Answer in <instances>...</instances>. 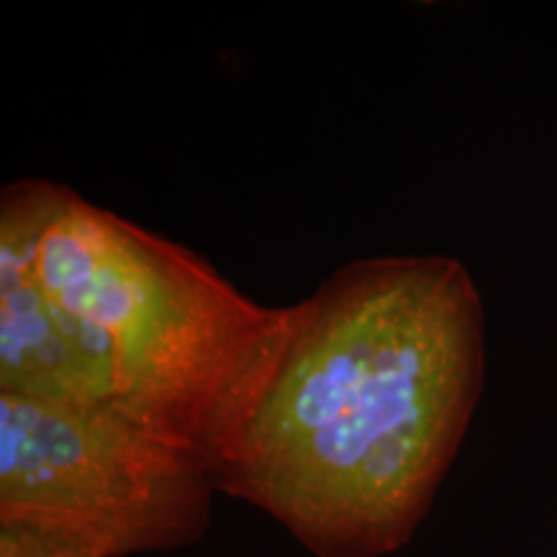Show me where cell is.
<instances>
[{
    "instance_id": "cell-4",
    "label": "cell",
    "mask_w": 557,
    "mask_h": 557,
    "mask_svg": "<svg viewBox=\"0 0 557 557\" xmlns=\"http://www.w3.org/2000/svg\"><path fill=\"white\" fill-rule=\"evenodd\" d=\"M0 557H101L79 539L52 529L0 522Z\"/></svg>"
},
{
    "instance_id": "cell-2",
    "label": "cell",
    "mask_w": 557,
    "mask_h": 557,
    "mask_svg": "<svg viewBox=\"0 0 557 557\" xmlns=\"http://www.w3.org/2000/svg\"><path fill=\"white\" fill-rule=\"evenodd\" d=\"M289 322L64 184L0 195V395L116 409L213 467Z\"/></svg>"
},
{
    "instance_id": "cell-3",
    "label": "cell",
    "mask_w": 557,
    "mask_h": 557,
    "mask_svg": "<svg viewBox=\"0 0 557 557\" xmlns=\"http://www.w3.org/2000/svg\"><path fill=\"white\" fill-rule=\"evenodd\" d=\"M207 458L110 407L0 395V522L79 539L101 557L172 552L202 537Z\"/></svg>"
},
{
    "instance_id": "cell-1",
    "label": "cell",
    "mask_w": 557,
    "mask_h": 557,
    "mask_svg": "<svg viewBox=\"0 0 557 557\" xmlns=\"http://www.w3.org/2000/svg\"><path fill=\"white\" fill-rule=\"evenodd\" d=\"M483 372V301L457 259L349 262L292 306L215 487L319 557L391 556L436 498Z\"/></svg>"
}]
</instances>
